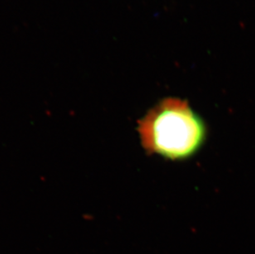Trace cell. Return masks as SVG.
<instances>
[{"mask_svg":"<svg viewBox=\"0 0 255 254\" xmlns=\"http://www.w3.org/2000/svg\"><path fill=\"white\" fill-rule=\"evenodd\" d=\"M138 131L147 151L172 161L195 155L207 138L204 121L187 102L176 98L150 109L139 122Z\"/></svg>","mask_w":255,"mask_h":254,"instance_id":"cell-1","label":"cell"}]
</instances>
